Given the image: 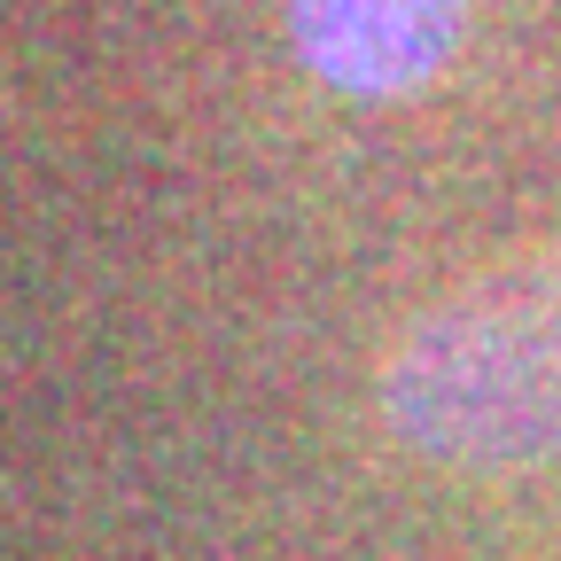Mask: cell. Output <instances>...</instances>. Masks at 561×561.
<instances>
[{
  "instance_id": "obj_1",
  "label": "cell",
  "mask_w": 561,
  "mask_h": 561,
  "mask_svg": "<svg viewBox=\"0 0 561 561\" xmlns=\"http://www.w3.org/2000/svg\"><path fill=\"white\" fill-rule=\"evenodd\" d=\"M382 430L430 468L523 476L561 460V242L421 312L375 375Z\"/></svg>"
},
{
  "instance_id": "obj_2",
  "label": "cell",
  "mask_w": 561,
  "mask_h": 561,
  "mask_svg": "<svg viewBox=\"0 0 561 561\" xmlns=\"http://www.w3.org/2000/svg\"><path fill=\"white\" fill-rule=\"evenodd\" d=\"M476 0H289L297 62L351 102H405L468 39Z\"/></svg>"
}]
</instances>
